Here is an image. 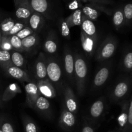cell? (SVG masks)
I'll return each mask as SVG.
<instances>
[{"label":"cell","mask_w":132,"mask_h":132,"mask_svg":"<svg viewBox=\"0 0 132 132\" xmlns=\"http://www.w3.org/2000/svg\"><path fill=\"white\" fill-rule=\"evenodd\" d=\"M132 89V80L128 76L121 77L116 82L110 93V99L114 103L121 104L128 99Z\"/></svg>","instance_id":"cell-1"},{"label":"cell","mask_w":132,"mask_h":132,"mask_svg":"<svg viewBox=\"0 0 132 132\" xmlns=\"http://www.w3.org/2000/svg\"><path fill=\"white\" fill-rule=\"evenodd\" d=\"M88 74V67L86 61L79 54L74 57V80L77 94L82 96L86 90V81Z\"/></svg>","instance_id":"cell-2"},{"label":"cell","mask_w":132,"mask_h":132,"mask_svg":"<svg viewBox=\"0 0 132 132\" xmlns=\"http://www.w3.org/2000/svg\"><path fill=\"white\" fill-rule=\"evenodd\" d=\"M117 47V41L113 36H110L103 41L97 51L96 60L103 62L112 57Z\"/></svg>","instance_id":"cell-3"},{"label":"cell","mask_w":132,"mask_h":132,"mask_svg":"<svg viewBox=\"0 0 132 132\" xmlns=\"http://www.w3.org/2000/svg\"><path fill=\"white\" fill-rule=\"evenodd\" d=\"M111 71L110 63H106L101 67L94 76L93 81V88L95 90L101 88L109 78Z\"/></svg>","instance_id":"cell-4"},{"label":"cell","mask_w":132,"mask_h":132,"mask_svg":"<svg viewBox=\"0 0 132 132\" xmlns=\"http://www.w3.org/2000/svg\"><path fill=\"white\" fill-rule=\"evenodd\" d=\"M46 73L49 79L54 83H58L61 79V69L57 62L53 59L46 61Z\"/></svg>","instance_id":"cell-5"},{"label":"cell","mask_w":132,"mask_h":132,"mask_svg":"<svg viewBox=\"0 0 132 132\" xmlns=\"http://www.w3.org/2000/svg\"><path fill=\"white\" fill-rule=\"evenodd\" d=\"M64 106L72 113H77L78 110V102L72 88L66 85L64 88Z\"/></svg>","instance_id":"cell-6"},{"label":"cell","mask_w":132,"mask_h":132,"mask_svg":"<svg viewBox=\"0 0 132 132\" xmlns=\"http://www.w3.org/2000/svg\"><path fill=\"white\" fill-rule=\"evenodd\" d=\"M81 41L82 48L88 56H92L96 49L97 38L90 37L81 31Z\"/></svg>","instance_id":"cell-7"},{"label":"cell","mask_w":132,"mask_h":132,"mask_svg":"<svg viewBox=\"0 0 132 132\" xmlns=\"http://www.w3.org/2000/svg\"><path fill=\"white\" fill-rule=\"evenodd\" d=\"M16 10L15 16L21 20H27L30 18L34 12L28 5V0H17L15 1Z\"/></svg>","instance_id":"cell-8"},{"label":"cell","mask_w":132,"mask_h":132,"mask_svg":"<svg viewBox=\"0 0 132 132\" xmlns=\"http://www.w3.org/2000/svg\"><path fill=\"white\" fill-rule=\"evenodd\" d=\"M37 86L40 94H41L46 99H54L56 97L55 89L48 79L39 80Z\"/></svg>","instance_id":"cell-9"},{"label":"cell","mask_w":132,"mask_h":132,"mask_svg":"<svg viewBox=\"0 0 132 132\" xmlns=\"http://www.w3.org/2000/svg\"><path fill=\"white\" fill-rule=\"evenodd\" d=\"M59 126L64 130L72 129L76 125V117L74 114L68 110L65 106L63 107L59 120Z\"/></svg>","instance_id":"cell-10"},{"label":"cell","mask_w":132,"mask_h":132,"mask_svg":"<svg viewBox=\"0 0 132 132\" xmlns=\"http://www.w3.org/2000/svg\"><path fill=\"white\" fill-rule=\"evenodd\" d=\"M24 90L27 97V104L28 106L34 108L36 100L40 96V93L39 92L37 84L31 81L28 82L24 86Z\"/></svg>","instance_id":"cell-11"},{"label":"cell","mask_w":132,"mask_h":132,"mask_svg":"<svg viewBox=\"0 0 132 132\" xmlns=\"http://www.w3.org/2000/svg\"><path fill=\"white\" fill-rule=\"evenodd\" d=\"M64 69L70 81L72 82L74 81V56L72 51L68 48L64 52Z\"/></svg>","instance_id":"cell-12"},{"label":"cell","mask_w":132,"mask_h":132,"mask_svg":"<svg viewBox=\"0 0 132 132\" xmlns=\"http://www.w3.org/2000/svg\"><path fill=\"white\" fill-rule=\"evenodd\" d=\"M121 107V112L117 118L119 128L121 132H126L128 123V107L129 99L124 101L120 104Z\"/></svg>","instance_id":"cell-13"},{"label":"cell","mask_w":132,"mask_h":132,"mask_svg":"<svg viewBox=\"0 0 132 132\" xmlns=\"http://www.w3.org/2000/svg\"><path fill=\"white\" fill-rule=\"evenodd\" d=\"M6 67V72L12 77L21 82H30V79L28 75L21 68L15 67L12 63L8 64Z\"/></svg>","instance_id":"cell-14"},{"label":"cell","mask_w":132,"mask_h":132,"mask_svg":"<svg viewBox=\"0 0 132 132\" xmlns=\"http://www.w3.org/2000/svg\"><path fill=\"white\" fill-rule=\"evenodd\" d=\"M120 68L126 73L132 72V45L126 48L122 55Z\"/></svg>","instance_id":"cell-15"},{"label":"cell","mask_w":132,"mask_h":132,"mask_svg":"<svg viewBox=\"0 0 132 132\" xmlns=\"http://www.w3.org/2000/svg\"><path fill=\"white\" fill-rule=\"evenodd\" d=\"M36 73L37 79L43 80L46 79V61L43 53H40L36 63Z\"/></svg>","instance_id":"cell-16"},{"label":"cell","mask_w":132,"mask_h":132,"mask_svg":"<svg viewBox=\"0 0 132 132\" xmlns=\"http://www.w3.org/2000/svg\"><path fill=\"white\" fill-rule=\"evenodd\" d=\"M105 102L103 97L95 101L90 108V116L93 119H99L103 114L105 108Z\"/></svg>","instance_id":"cell-17"},{"label":"cell","mask_w":132,"mask_h":132,"mask_svg":"<svg viewBox=\"0 0 132 132\" xmlns=\"http://www.w3.org/2000/svg\"><path fill=\"white\" fill-rule=\"evenodd\" d=\"M81 30L86 34L87 36L90 37L97 38V30L94 22L86 18V16L82 14V22H81Z\"/></svg>","instance_id":"cell-18"},{"label":"cell","mask_w":132,"mask_h":132,"mask_svg":"<svg viewBox=\"0 0 132 132\" xmlns=\"http://www.w3.org/2000/svg\"><path fill=\"white\" fill-rule=\"evenodd\" d=\"M45 23V19L41 14L34 12L29 18V24L33 32H37L43 27Z\"/></svg>","instance_id":"cell-19"},{"label":"cell","mask_w":132,"mask_h":132,"mask_svg":"<svg viewBox=\"0 0 132 132\" xmlns=\"http://www.w3.org/2000/svg\"><path fill=\"white\" fill-rule=\"evenodd\" d=\"M34 108L39 113L46 116L50 112V103L46 98L39 96L35 103Z\"/></svg>","instance_id":"cell-20"},{"label":"cell","mask_w":132,"mask_h":132,"mask_svg":"<svg viewBox=\"0 0 132 132\" xmlns=\"http://www.w3.org/2000/svg\"><path fill=\"white\" fill-rule=\"evenodd\" d=\"M112 21L115 28L117 30L121 29L125 26V18L124 15L122 6L118 7L113 11L112 14Z\"/></svg>","instance_id":"cell-21"},{"label":"cell","mask_w":132,"mask_h":132,"mask_svg":"<svg viewBox=\"0 0 132 132\" xmlns=\"http://www.w3.org/2000/svg\"><path fill=\"white\" fill-rule=\"evenodd\" d=\"M30 9L35 12L46 14L48 9V3L46 0H28Z\"/></svg>","instance_id":"cell-22"},{"label":"cell","mask_w":132,"mask_h":132,"mask_svg":"<svg viewBox=\"0 0 132 132\" xmlns=\"http://www.w3.org/2000/svg\"><path fill=\"white\" fill-rule=\"evenodd\" d=\"M82 12L81 9H77L72 13L68 18L65 19L66 22L68 24L70 28L75 27V26L81 25L82 22Z\"/></svg>","instance_id":"cell-23"},{"label":"cell","mask_w":132,"mask_h":132,"mask_svg":"<svg viewBox=\"0 0 132 132\" xmlns=\"http://www.w3.org/2000/svg\"><path fill=\"white\" fill-rule=\"evenodd\" d=\"M21 42L24 50L29 51L37 45L38 42V36L36 33H33L28 37L22 39Z\"/></svg>","instance_id":"cell-24"},{"label":"cell","mask_w":132,"mask_h":132,"mask_svg":"<svg viewBox=\"0 0 132 132\" xmlns=\"http://www.w3.org/2000/svg\"><path fill=\"white\" fill-rule=\"evenodd\" d=\"M44 49L49 54H54L56 52L57 49V45L54 37L51 34H49L47 39L44 43Z\"/></svg>","instance_id":"cell-25"},{"label":"cell","mask_w":132,"mask_h":132,"mask_svg":"<svg viewBox=\"0 0 132 132\" xmlns=\"http://www.w3.org/2000/svg\"><path fill=\"white\" fill-rule=\"evenodd\" d=\"M22 122L25 132H38V128L36 124L28 116H23Z\"/></svg>","instance_id":"cell-26"},{"label":"cell","mask_w":132,"mask_h":132,"mask_svg":"<svg viewBox=\"0 0 132 132\" xmlns=\"http://www.w3.org/2000/svg\"><path fill=\"white\" fill-rule=\"evenodd\" d=\"M81 10H82V14L91 21L96 20L99 17V12L97 10L93 9L92 7L86 4L85 5V6L82 7V9Z\"/></svg>","instance_id":"cell-27"},{"label":"cell","mask_w":132,"mask_h":132,"mask_svg":"<svg viewBox=\"0 0 132 132\" xmlns=\"http://www.w3.org/2000/svg\"><path fill=\"white\" fill-rule=\"evenodd\" d=\"M21 90L19 88L17 84L12 83L8 87V88L6 90L5 95V100H9L14 97L16 94H21Z\"/></svg>","instance_id":"cell-28"},{"label":"cell","mask_w":132,"mask_h":132,"mask_svg":"<svg viewBox=\"0 0 132 132\" xmlns=\"http://www.w3.org/2000/svg\"><path fill=\"white\" fill-rule=\"evenodd\" d=\"M125 18V25L131 26L132 24V2H129L122 6Z\"/></svg>","instance_id":"cell-29"},{"label":"cell","mask_w":132,"mask_h":132,"mask_svg":"<svg viewBox=\"0 0 132 132\" xmlns=\"http://www.w3.org/2000/svg\"><path fill=\"white\" fill-rule=\"evenodd\" d=\"M11 62L13 65L21 68L24 66V57L19 52H14L11 55Z\"/></svg>","instance_id":"cell-30"},{"label":"cell","mask_w":132,"mask_h":132,"mask_svg":"<svg viewBox=\"0 0 132 132\" xmlns=\"http://www.w3.org/2000/svg\"><path fill=\"white\" fill-rule=\"evenodd\" d=\"M59 30L62 36L66 38H69V36L70 35V27H68V24L66 22L65 19H59Z\"/></svg>","instance_id":"cell-31"},{"label":"cell","mask_w":132,"mask_h":132,"mask_svg":"<svg viewBox=\"0 0 132 132\" xmlns=\"http://www.w3.org/2000/svg\"><path fill=\"white\" fill-rule=\"evenodd\" d=\"M10 44L13 48L17 50V52H21L24 50L23 46H22L21 39L17 37L16 36H12L10 38Z\"/></svg>","instance_id":"cell-32"},{"label":"cell","mask_w":132,"mask_h":132,"mask_svg":"<svg viewBox=\"0 0 132 132\" xmlns=\"http://www.w3.org/2000/svg\"><path fill=\"white\" fill-rule=\"evenodd\" d=\"M15 24V22L12 19H6L3 23L1 24V28L3 32L5 34H9V32L12 30L13 27Z\"/></svg>","instance_id":"cell-33"},{"label":"cell","mask_w":132,"mask_h":132,"mask_svg":"<svg viewBox=\"0 0 132 132\" xmlns=\"http://www.w3.org/2000/svg\"><path fill=\"white\" fill-rule=\"evenodd\" d=\"M126 132H132V95L129 99L128 117Z\"/></svg>","instance_id":"cell-34"},{"label":"cell","mask_w":132,"mask_h":132,"mask_svg":"<svg viewBox=\"0 0 132 132\" xmlns=\"http://www.w3.org/2000/svg\"><path fill=\"white\" fill-rule=\"evenodd\" d=\"M86 5H89V6L92 7L93 9H95V10H97V11L98 10H99V11L103 12L105 13L106 14H107V15H112V14H113V10L105 7V6H101V5H95V4H94V3H87Z\"/></svg>","instance_id":"cell-35"},{"label":"cell","mask_w":132,"mask_h":132,"mask_svg":"<svg viewBox=\"0 0 132 132\" xmlns=\"http://www.w3.org/2000/svg\"><path fill=\"white\" fill-rule=\"evenodd\" d=\"M33 33H34V32H33V30L30 28H29V27H24L20 32H18L15 36L18 37H19L20 39L22 40L23 39L26 38V37H28L30 35H32Z\"/></svg>","instance_id":"cell-36"},{"label":"cell","mask_w":132,"mask_h":132,"mask_svg":"<svg viewBox=\"0 0 132 132\" xmlns=\"http://www.w3.org/2000/svg\"><path fill=\"white\" fill-rule=\"evenodd\" d=\"M82 2L86 3H94L101 6H105V5H112L114 3L113 1H109V0H84Z\"/></svg>","instance_id":"cell-37"},{"label":"cell","mask_w":132,"mask_h":132,"mask_svg":"<svg viewBox=\"0 0 132 132\" xmlns=\"http://www.w3.org/2000/svg\"><path fill=\"white\" fill-rule=\"evenodd\" d=\"M0 62L9 63L11 62V55L6 50H0Z\"/></svg>","instance_id":"cell-38"},{"label":"cell","mask_w":132,"mask_h":132,"mask_svg":"<svg viewBox=\"0 0 132 132\" xmlns=\"http://www.w3.org/2000/svg\"><path fill=\"white\" fill-rule=\"evenodd\" d=\"M23 28H24V24H23V23H15V24H14V26L13 27V28H12V30L9 32V33L8 34H9V36H15V35H16L18 33V32H20Z\"/></svg>","instance_id":"cell-39"},{"label":"cell","mask_w":132,"mask_h":132,"mask_svg":"<svg viewBox=\"0 0 132 132\" xmlns=\"http://www.w3.org/2000/svg\"><path fill=\"white\" fill-rule=\"evenodd\" d=\"M1 48H2V50H6V51L8 52H9V50H10L12 48V46L11 44H10V39L6 38L2 41Z\"/></svg>","instance_id":"cell-40"},{"label":"cell","mask_w":132,"mask_h":132,"mask_svg":"<svg viewBox=\"0 0 132 132\" xmlns=\"http://www.w3.org/2000/svg\"><path fill=\"white\" fill-rule=\"evenodd\" d=\"M1 130L3 132H14V130L12 125L9 122H5L2 125Z\"/></svg>","instance_id":"cell-41"},{"label":"cell","mask_w":132,"mask_h":132,"mask_svg":"<svg viewBox=\"0 0 132 132\" xmlns=\"http://www.w3.org/2000/svg\"><path fill=\"white\" fill-rule=\"evenodd\" d=\"M79 2L77 1H74L73 2L70 3L68 5V8H69L70 10H77V8L79 7Z\"/></svg>","instance_id":"cell-42"},{"label":"cell","mask_w":132,"mask_h":132,"mask_svg":"<svg viewBox=\"0 0 132 132\" xmlns=\"http://www.w3.org/2000/svg\"><path fill=\"white\" fill-rule=\"evenodd\" d=\"M81 132H94V130L92 126L87 125V124H85L83 127H82Z\"/></svg>","instance_id":"cell-43"},{"label":"cell","mask_w":132,"mask_h":132,"mask_svg":"<svg viewBox=\"0 0 132 132\" xmlns=\"http://www.w3.org/2000/svg\"><path fill=\"white\" fill-rule=\"evenodd\" d=\"M131 80H132V72H131Z\"/></svg>","instance_id":"cell-44"},{"label":"cell","mask_w":132,"mask_h":132,"mask_svg":"<svg viewBox=\"0 0 132 132\" xmlns=\"http://www.w3.org/2000/svg\"><path fill=\"white\" fill-rule=\"evenodd\" d=\"M0 132H3V131L1 130H0Z\"/></svg>","instance_id":"cell-45"},{"label":"cell","mask_w":132,"mask_h":132,"mask_svg":"<svg viewBox=\"0 0 132 132\" xmlns=\"http://www.w3.org/2000/svg\"><path fill=\"white\" fill-rule=\"evenodd\" d=\"M0 37H1V33H0Z\"/></svg>","instance_id":"cell-46"}]
</instances>
